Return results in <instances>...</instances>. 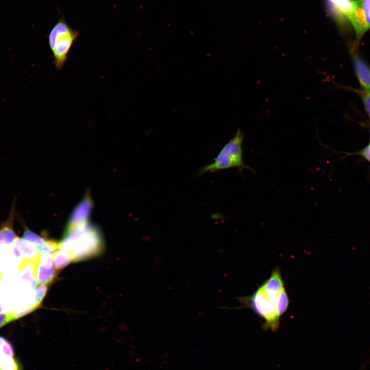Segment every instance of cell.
<instances>
[{
	"label": "cell",
	"instance_id": "obj_1",
	"mask_svg": "<svg viewBox=\"0 0 370 370\" xmlns=\"http://www.w3.org/2000/svg\"><path fill=\"white\" fill-rule=\"evenodd\" d=\"M104 248L103 235L99 228L87 222L64 231L59 249L68 252L72 262L83 261L101 254Z\"/></svg>",
	"mask_w": 370,
	"mask_h": 370
},
{
	"label": "cell",
	"instance_id": "obj_2",
	"mask_svg": "<svg viewBox=\"0 0 370 370\" xmlns=\"http://www.w3.org/2000/svg\"><path fill=\"white\" fill-rule=\"evenodd\" d=\"M244 133L238 128L234 136L223 147L212 163L205 165L198 172L199 175L220 170L236 168L240 174L244 169L252 170L243 160L242 143Z\"/></svg>",
	"mask_w": 370,
	"mask_h": 370
},
{
	"label": "cell",
	"instance_id": "obj_3",
	"mask_svg": "<svg viewBox=\"0 0 370 370\" xmlns=\"http://www.w3.org/2000/svg\"><path fill=\"white\" fill-rule=\"evenodd\" d=\"M78 35L79 32L72 29L63 18H60L52 28L48 40L54 59L53 63L57 70H61L64 66L68 54Z\"/></svg>",
	"mask_w": 370,
	"mask_h": 370
},
{
	"label": "cell",
	"instance_id": "obj_4",
	"mask_svg": "<svg viewBox=\"0 0 370 370\" xmlns=\"http://www.w3.org/2000/svg\"><path fill=\"white\" fill-rule=\"evenodd\" d=\"M238 299L244 307L252 309L264 320V329L276 331L279 328L281 316L276 304L268 299L262 285L252 295Z\"/></svg>",
	"mask_w": 370,
	"mask_h": 370
},
{
	"label": "cell",
	"instance_id": "obj_5",
	"mask_svg": "<svg viewBox=\"0 0 370 370\" xmlns=\"http://www.w3.org/2000/svg\"><path fill=\"white\" fill-rule=\"evenodd\" d=\"M93 205L90 194L87 192L71 213L65 231L69 230L88 222Z\"/></svg>",
	"mask_w": 370,
	"mask_h": 370
},
{
	"label": "cell",
	"instance_id": "obj_6",
	"mask_svg": "<svg viewBox=\"0 0 370 370\" xmlns=\"http://www.w3.org/2000/svg\"><path fill=\"white\" fill-rule=\"evenodd\" d=\"M57 271L53 265V254L48 253H41L36 271L38 285L48 286L54 279Z\"/></svg>",
	"mask_w": 370,
	"mask_h": 370
},
{
	"label": "cell",
	"instance_id": "obj_7",
	"mask_svg": "<svg viewBox=\"0 0 370 370\" xmlns=\"http://www.w3.org/2000/svg\"><path fill=\"white\" fill-rule=\"evenodd\" d=\"M10 250L13 256L17 260L36 261L41 254L36 245L18 236L11 244Z\"/></svg>",
	"mask_w": 370,
	"mask_h": 370
},
{
	"label": "cell",
	"instance_id": "obj_8",
	"mask_svg": "<svg viewBox=\"0 0 370 370\" xmlns=\"http://www.w3.org/2000/svg\"><path fill=\"white\" fill-rule=\"evenodd\" d=\"M0 370H23L20 362L15 357L11 344L0 336Z\"/></svg>",
	"mask_w": 370,
	"mask_h": 370
},
{
	"label": "cell",
	"instance_id": "obj_9",
	"mask_svg": "<svg viewBox=\"0 0 370 370\" xmlns=\"http://www.w3.org/2000/svg\"><path fill=\"white\" fill-rule=\"evenodd\" d=\"M268 299L272 303L276 301L284 287L281 273L279 268L272 271L271 276L262 284Z\"/></svg>",
	"mask_w": 370,
	"mask_h": 370
},
{
	"label": "cell",
	"instance_id": "obj_10",
	"mask_svg": "<svg viewBox=\"0 0 370 370\" xmlns=\"http://www.w3.org/2000/svg\"><path fill=\"white\" fill-rule=\"evenodd\" d=\"M352 60L354 69L362 89L370 91V66L357 53H353Z\"/></svg>",
	"mask_w": 370,
	"mask_h": 370
},
{
	"label": "cell",
	"instance_id": "obj_11",
	"mask_svg": "<svg viewBox=\"0 0 370 370\" xmlns=\"http://www.w3.org/2000/svg\"><path fill=\"white\" fill-rule=\"evenodd\" d=\"M14 201L8 218L0 227V246L11 245L17 236L13 229V224L15 218V209Z\"/></svg>",
	"mask_w": 370,
	"mask_h": 370
},
{
	"label": "cell",
	"instance_id": "obj_12",
	"mask_svg": "<svg viewBox=\"0 0 370 370\" xmlns=\"http://www.w3.org/2000/svg\"><path fill=\"white\" fill-rule=\"evenodd\" d=\"M336 9L347 18H349L357 6L355 0H328Z\"/></svg>",
	"mask_w": 370,
	"mask_h": 370
},
{
	"label": "cell",
	"instance_id": "obj_13",
	"mask_svg": "<svg viewBox=\"0 0 370 370\" xmlns=\"http://www.w3.org/2000/svg\"><path fill=\"white\" fill-rule=\"evenodd\" d=\"M54 266L57 270H61L72 262L71 255L67 251L58 249L53 254Z\"/></svg>",
	"mask_w": 370,
	"mask_h": 370
},
{
	"label": "cell",
	"instance_id": "obj_14",
	"mask_svg": "<svg viewBox=\"0 0 370 370\" xmlns=\"http://www.w3.org/2000/svg\"><path fill=\"white\" fill-rule=\"evenodd\" d=\"M289 302V300L286 291L284 288L276 301V308L280 316L287 309Z\"/></svg>",
	"mask_w": 370,
	"mask_h": 370
},
{
	"label": "cell",
	"instance_id": "obj_15",
	"mask_svg": "<svg viewBox=\"0 0 370 370\" xmlns=\"http://www.w3.org/2000/svg\"><path fill=\"white\" fill-rule=\"evenodd\" d=\"M38 248L41 253H48L53 254L56 251L59 249V242L46 239L45 244L38 246Z\"/></svg>",
	"mask_w": 370,
	"mask_h": 370
},
{
	"label": "cell",
	"instance_id": "obj_16",
	"mask_svg": "<svg viewBox=\"0 0 370 370\" xmlns=\"http://www.w3.org/2000/svg\"><path fill=\"white\" fill-rule=\"evenodd\" d=\"M23 238L35 244L38 246L44 245L46 240V238L39 236L27 228H26L24 230Z\"/></svg>",
	"mask_w": 370,
	"mask_h": 370
},
{
	"label": "cell",
	"instance_id": "obj_17",
	"mask_svg": "<svg viewBox=\"0 0 370 370\" xmlns=\"http://www.w3.org/2000/svg\"><path fill=\"white\" fill-rule=\"evenodd\" d=\"M361 7L368 29H370V0H357Z\"/></svg>",
	"mask_w": 370,
	"mask_h": 370
},
{
	"label": "cell",
	"instance_id": "obj_18",
	"mask_svg": "<svg viewBox=\"0 0 370 370\" xmlns=\"http://www.w3.org/2000/svg\"><path fill=\"white\" fill-rule=\"evenodd\" d=\"M357 92L361 97L365 110L370 118V91L361 89L357 90Z\"/></svg>",
	"mask_w": 370,
	"mask_h": 370
},
{
	"label": "cell",
	"instance_id": "obj_19",
	"mask_svg": "<svg viewBox=\"0 0 370 370\" xmlns=\"http://www.w3.org/2000/svg\"><path fill=\"white\" fill-rule=\"evenodd\" d=\"M48 285H39L35 289V300L36 305L38 307L40 306L44 298L48 289Z\"/></svg>",
	"mask_w": 370,
	"mask_h": 370
},
{
	"label": "cell",
	"instance_id": "obj_20",
	"mask_svg": "<svg viewBox=\"0 0 370 370\" xmlns=\"http://www.w3.org/2000/svg\"><path fill=\"white\" fill-rule=\"evenodd\" d=\"M12 321L13 317L11 313L8 312L0 313V328Z\"/></svg>",
	"mask_w": 370,
	"mask_h": 370
},
{
	"label": "cell",
	"instance_id": "obj_21",
	"mask_svg": "<svg viewBox=\"0 0 370 370\" xmlns=\"http://www.w3.org/2000/svg\"><path fill=\"white\" fill-rule=\"evenodd\" d=\"M358 154L370 163V143L359 152Z\"/></svg>",
	"mask_w": 370,
	"mask_h": 370
},
{
	"label": "cell",
	"instance_id": "obj_22",
	"mask_svg": "<svg viewBox=\"0 0 370 370\" xmlns=\"http://www.w3.org/2000/svg\"><path fill=\"white\" fill-rule=\"evenodd\" d=\"M3 310V307H2V305H1V304H0V313H2Z\"/></svg>",
	"mask_w": 370,
	"mask_h": 370
},
{
	"label": "cell",
	"instance_id": "obj_23",
	"mask_svg": "<svg viewBox=\"0 0 370 370\" xmlns=\"http://www.w3.org/2000/svg\"><path fill=\"white\" fill-rule=\"evenodd\" d=\"M369 132H370V123H369Z\"/></svg>",
	"mask_w": 370,
	"mask_h": 370
}]
</instances>
